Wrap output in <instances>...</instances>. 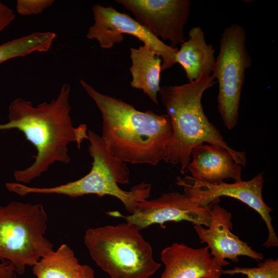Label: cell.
I'll list each match as a JSON object with an SVG mask.
<instances>
[{"mask_svg": "<svg viewBox=\"0 0 278 278\" xmlns=\"http://www.w3.org/2000/svg\"><path fill=\"white\" fill-rule=\"evenodd\" d=\"M216 82L212 75H203L187 83L160 88L161 101L172 126L164 161L179 165L183 174L188 171L193 148L204 143L224 148L240 166L245 167L247 164L246 152L230 147L204 112L201 102L203 95Z\"/></svg>", "mask_w": 278, "mask_h": 278, "instance_id": "3", "label": "cell"}, {"mask_svg": "<svg viewBox=\"0 0 278 278\" xmlns=\"http://www.w3.org/2000/svg\"><path fill=\"white\" fill-rule=\"evenodd\" d=\"M213 204L207 228L201 225H194V229L200 242L207 244L213 260L222 267L230 264L226 259L237 262L240 256H248L256 260H263L262 253L253 250L247 242L232 232L231 213L218 203Z\"/></svg>", "mask_w": 278, "mask_h": 278, "instance_id": "12", "label": "cell"}, {"mask_svg": "<svg viewBox=\"0 0 278 278\" xmlns=\"http://www.w3.org/2000/svg\"><path fill=\"white\" fill-rule=\"evenodd\" d=\"M15 18L12 10L0 1V32L9 25Z\"/></svg>", "mask_w": 278, "mask_h": 278, "instance_id": "21", "label": "cell"}, {"mask_svg": "<svg viewBox=\"0 0 278 278\" xmlns=\"http://www.w3.org/2000/svg\"><path fill=\"white\" fill-rule=\"evenodd\" d=\"M212 205H202L185 193L168 192L157 198L140 202L134 213L124 218L140 230L153 224L163 225L166 222L182 220L207 227Z\"/></svg>", "mask_w": 278, "mask_h": 278, "instance_id": "11", "label": "cell"}, {"mask_svg": "<svg viewBox=\"0 0 278 278\" xmlns=\"http://www.w3.org/2000/svg\"><path fill=\"white\" fill-rule=\"evenodd\" d=\"M212 45L208 44L200 26L192 28L188 38L181 44L175 58L176 63L183 68L189 82L203 75H212L216 58Z\"/></svg>", "mask_w": 278, "mask_h": 278, "instance_id": "15", "label": "cell"}, {"mask_svg": "<svg viewBox=\"0 0 278 278\" xmlns=\"http://www.w3.org/2000/svg\"><path fill=\"white\" fill-rule=\"evenodd\" d=\"M47 220L42 204L12 201L0 205V260L9 262L22 274L53 251L44 236Z\"/></svg>", "mask_w": 278, "mask_h": 278, "instance_id": "6", "label": "cell"}, {"mask_svg": "<svg viewBox=\"0 0 278 278\" xmlns=\"http://www.w3.org/2000/svg\"><path fill=\"white\" fill-rule=\"evenodd\" d=\"M90 155L93 158L91 171L82 178L51 187H34L17 182L7 183V189L20 196L29 194H60L76 198L94 194L99 197L110 195L120 200L126 211L134 213L137 204L148 199L151 185L142 182L129 191L121 189L118 184L129 180L130 172L126 163L120 161L110 151L102 137L94 132L88 131Z\"/></svg>", "mask_w": 278, "mask_h": 278, "instance_id": "4", "label": "cell"}, {"mask_svg": "<svg viewBox=\"0 0 278 278\" xmlns=\"http://www.w3.org/2000/svg\"><path fill=\"white\" fill-rule=\"evenodd\" d=\"M135 20L156 37L168 40L171 46L182 44L188 19L190 0H116Z\"/></svg>", "mask_w": 278, "mask_h": 278, "instance_id": "10", "label": "cell"}, {"mask_svg": "<svg viewBox=\"0 0 278 278\" xmlns=\"http://www.w3.org/2000/svg\"><path fill=\"white\" fill-rule=\"evenodd\" d=\"M140 230L128 222L88 229L84 244L110 278H149L161 267Z\"/></svg>", "mask_w": 278, "mask_h": 278, "instance_id": "5", "label": "cell"}, {"mask_svg": "<svg viewBox=\"0 0 278 278\" xmlns=\"http://www.w3.org/2000/svg\"><path fill=\"white\" fill-rule=\"evenodd\" d=\"M94 24L89 28L86 38L98 41L103 48H110L124 40L123 34L136 37L153 49L163 60L161 72L176 64L178 48L165 44L128 14L121 13L112 6L97 4L92 7Z\"/></svg>", "mask_w": 278, "mask_h": 278, "instance_id": "9", "label": "cell"}, {"mask_svg": "<svg viewBox=\"0 0 278 278\" xmlns=\"http://www.w3.org/2000/svg\"><path fill=\"white\" fill-rule=\"evenodd\" d=\"M187 167L192 177L211 184H218L228 179L241 181V166L225 149L212 145L200 144L192 150Z\"/></svg>", "mask_w": 278, "mask_h": 278, "instance_id": "14", "label": "cell"}, {"mask_svg": "<svg viewBox=\"0 0 278 278\" xmlns=\"http://www.w3.org/2000/svg\"><path fill=\"white\" fill-rule=\"evenodd\" d=\"M132 76L131 86L143 91L154 103L159 105L162 59L155 51L146 44L138 48H130Z\"/></svg>", "mask_w": 278, "mask_h": 278, "instance_id": "16", "label": "cell"}, {"mask_svg": "<svg viewBox=\"0 0 278 278\" xmlns=\"http://www.w3.org/2000/svg\"><path fill=\"white\" fill-rule=\"evenodd\" d=\"M222 274L233 275L241 274L248 278H278V259L272 258L260 263L257 267H235L232 269L223 270Z\"/></svg>", "mask_w": 278, "mask_h": 278, "instance_id": "19", "label": "cell"}, {"mask_svg": "<svg viewBox=\"0 0 278 278\" xmlns=\"http://www.w3.org/2000/svg\"><path fill=\"white\" fill-rule=\"evenodd\" d=\"M32 267L37 278H81L82 265L65 244L42 257Z\"/></svg>", "mask_w": 278, "mask_h": 278, "instance_id": "17", "label": "cell"}, {"mask_svg": "<svg viewBox=\"0 0 278 278\" xmlns=\"http://www.w3.org/2000/svg\"><path fill=\"white\" fill-rule=\"evenodd\" d=\"M161 278H220L223 269L212 259L207 246L195 249L175 242L164 248Z\"/></svg>", "mask_w": 278, "mask_h": 278, "instance_id": "13", "label": "cell"}, {"mask_svg": "<svg viewBox=\"0 0 278 278\" xmlns=\"http://www.w3.org/2000/svg\"><path fill=\"white\" fill-rule=\"evenodd\" d=\"M81 278H95L94 270L90 266L82 265Z\"/></svg>", "mask_w": 278, "mask_h": 278, "instance_id": "23", "label": "cell"}, {"mask_svg": "<svg viewBox=\"0 0 278 278\" xmlns=\"http://www.w3.org/2000/svg\"><path fill=\"white\" fill-rule=\"evenodd\" d=\"M80 82L100 112L101 137L114 156L132 164L155 166L164 160L172 133L167 114L138 111L120 99L99 93L84 80Z\"/></svg>", "mask_w": 278, "mask_h": 278, "instance_id": "2", "label": "cell"}, {"mask_svg": "<svg viewBox=\"0 0 278 278\" xmlns=\"http://www.w3.org/2000/svg\"><path fill=\"white\" fill-rule=\"evenodd\" d=\"M56 37L51 32H34L0 45V63L10 59L26 56L33 52L49 50Z\"/></svg>", "mask_w": 278, "mask_h": 278, "instance_id": "18", "label": "cell"}, {"mask_svg": "<svg viewBox=\"0 0 278 278\" xmlns=\"http://www.w3.org/2000/svg\"><path fill=\"white\" fill-rule=\"evenodd\" d=\"M264 178L259 173L248 181H240L228 183L222 182L211 184L196 180L191 176L178 177L176 183L183 187L184 193L193 200L204 206L218 203L219 198L227 196L235 198L245 203L260 216L268 230V237L263 244L266 248L278 246V238L272 225L271 208L263 199V188Z\"/></svg>", "mask_w": 278, "mask_h": 278, "instance_id": "8", "label": "cell"}, {"mask_svg": "<svg viewBox=\"0 0 278 278\" xmlns=\"http://www.w3.org/2000/svg\"><path fill=\"white\" fill-rule=\"evenodd\" d=\"M246 39L241 26L234 24L226 27L220 38V50L212 73L218 82V110L228 130L233 129L238 123L246 71L252 65Z\"/></svg>", "mask_w": 278, "mask_h": 278, "instance_id": "7", "label": "cell"}, {"mask_svg": "<svg viewBox=\"0 0 278 278\" xmlns=\"http://www.w3.org/2000/svg\"><path fill=\"white\" fill-rule=\"evenodd\" d=\"M70 90L68 84H63L56 99L36 107L32 101L21 98L10 103L9 121L0 124V130H19L37 150L30 166L14 171L18 182L29 183L56 162L68 163V145L75 142L80 149L82 142L88 140L86 125L73 126L70 116Z\"/></svg>", "mask_w": 278, "mask_h": 278, "instance_id": "1", "label": "cell"}, {"mask_svg": "<svg viewBox=\"0 0 278 278\" xmlns=\"http://www.w3.org/2000/svg\"><path fill=\"white\" fill-rule=\"evenodd\" d=\"M15 269L9 262L0 260V278H15Z\"/></svg>", "mask_w": 278, "mask_h": 278, "instance_id": "22", "label": "cell"}, {"mask_svg": "<svg viewBox=\"0 0 278 278\" xmlns=\"http://www.w3.org/2000/svg\"><path fill=\"white\" fill-rule=\"evenodd\" d=\"M54 2L53 0H18L16 9L23 15L38 14L51 6Z\"/></svg>", "mask_w": 278, "mask_h": 278, "instance_id": "20", "label": "cell"}]
</instances>
